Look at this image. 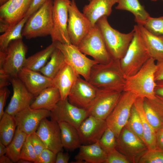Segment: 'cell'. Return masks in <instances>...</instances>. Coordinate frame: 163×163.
<instances>
[{"label": "cell", "mask_w": 163, "mask_h": 163, "mask_svg": "<svg viewBox=\"0 0 163 163\" xmlns=\"http://www.w3.org/2000/svg\"><path fill=\"white\" fill-rule=\"evenodd\" d=\"M58 123L60 129L61 141L63 148L70 150L79 148L82 144L77 129L65 122Z\"/></svg>", "instance_id": "f1b7e54d"}, {"label": "cell", "mask_w": 163, "mask_h": 163, "mask_svg": "<svg viewBox=\"0 0 163 163\" xmlns=\"http://www.w3.org/2000/svg\"><path fill=\"white\" fill-rule=\"evenodd\" d=\"M155 92L156 95L163 99V81L156 82Z\"/></svg>", "instance_id": "f907efd6"}, {"label": "cell", "mask_w": 163, "mask_h": 163, "mask_svg": "<svg viewBox=\"0 0 163 163\" xmlns=\"http://www.w3.org/2000/svg\"><path fill=\"white\" fill-rule=\"evenodd\" d=\"M68 12V36L71 43L77 46L92 26L88 18L79 10L75 0L71 1Z\"/></svg>", "instance_id": "4fadbf2b"}, {"label": "cell", "mask_w": 163, "mask_h": 163, "mask_svg": "<svg viewBox=\"0 0 163 163\" xmlns=\"http://www.w3.org/2000/svg\"><path fill=\"white\" fill-rule=\"evenodd\" d=\"M36 133L44 143L46 147L57 153L63 151L61 130L59 124L56 121L46 118L41 121Z\"/></svg>", "instance_id": "d6986e66"}, {"label": "cell", "mask_w": 163, "mask_h": 163, "mask_svg": "<svg viewBox=\"0 0 163 163\" xmlns=\"http://www.w3.org/2000/svg\"><path fill=\"white\" fill-rule=\"evenodd\" d=\"M116 140V149L130 163H138L140 157L148 149L145 144L132 131L128 122Z\"/></svg>", "instance_id": "30bf717a"}, {"label": "cell", "mask_w": 163, "mask_h": 163, "mask_svg": "<svg viewBox=\"0 0 163 163\" xmlns=\"http://www.w3.org/2000/svg\"><path fill=\"white\" fill-rule=\"evenodd\" d=\"M7 147L0 142V156L5 155L7 152Z\"/></svg>", "instance_id": "f5cc1de1"}, {"label": "cell", "mask_w": 163, "mask_h": 163, "mask_svg": "<svg viewBox=\"0 0 163 163\" xmlns=\"http://www.w3.org/2000/svg\"><path fill=\"white\" fill-rule=\"evenodd\" d=\"M88 81L99 89L123 91L126 78L121 68L120 60L112 59L107 64L95 65L91 68Z\"/></svg>", "instance_id": "6da1fadb"}, {"label": "cell", "mask_w": 163, "mask_h": 163, "mask_svg": "<svg viewBox=\"0 0 163 163\" xmlns=\"http://www.w3.org/2000/svg\"><path fill=\"white\" fill-rule=\"evenodd\" d=\"M156 96L153 99L143 98V107L147 119L156 132L163 127V104Z\"/></svg>", "instance_id": "603a6c76"}, {"label": "cell", "mask_w": 163, "mask_h": 163, "mask_svg": "<svg viewBox=\"0 0 163 163\" xmlns=\"http://www.w3.org/2000/svg\"><path fill=\"white\" fill-rule=\"evenodd\" d=\"M70 0H53V28L50 35L52 42L72 44L67 31Z\"/></svg>", "instance_id": "8fae6325"}, {"label": "cell", "mask_w": 163, "mask_h": 163, "mask_svg": "<svg viewBox=\"0 0 163 163\" xmlns=\"http://www.w3.org/2000/svg\"><path fill=\"white\" fill-rule=\"evenodd\" d=\"M51 111L44 109H33L30 106L23 109L14 116L17 127L27 135L36 132L41 121L51 116Z\"/></svg>", "instance_id": "ac0fdd59"}, {"label": "cell", "mask_w": 163, "mask_h": 163, "mask_svg": "<svg viewBox=\"0 0 163 163\" xmlns=\"http://www.w3.org/2000/svg\"><path fill=\"white\" fill-rule=\"evenodd\" d=\"M119 0H91L83 7V13L90 21L92 26L100 18L107 17L112 12V8Z\"/></svg>", "instance_id": "7402d4cb"}, {"label": "cell", "mask_w": 163, "mask_h": 163, "mask_svg": "<svg viewBox=\"0 0 163 163\" xmlns=\"http://www.w3.org/2000/svg\"><path fill=\"white\" fill-rule=\"evenodd\" d=\"M17 163H31L32 162L28 160L22 158H20L17 161Z\"/></svg>", "instance_id": "db71d44e"}, {"label": "cell", "mask_w": 163, "mask_h": 163, "mask_svg": "<svg viewBox=\"0 0 163 163\" xmlns=\"http://www.w3.org/2000/svg\"><path fill=\"white\" fill-rule=\"evenodd\" d=\"M156 149L163 150V127L156 132Z\"/></svg>", "instance_id": "c3c4849f"}, {"label": "cell", "mask_w": 163, "mask_h": 163, "mask_svg": "<svg viewBox=\"0 0 163 163\" xmlns=\"http://www.w3.org/2000/svg\"><path fill=\"white\" fill-rule=\"evenodd\" d=\"M46 0H33L25 16H30L37 11Z\"/></svg>", "instance_id": "f6af8a7d"}, {"label": "cell", "mask_w": 163, "mask_h": 163, "mask_svg": "<svg viewBox=\"0 0 163 163\" xmlns=\"http://www.w3.org/2000/svg\"><path fill=\"white\" fill-rule=\"evenodd\" d=\"M27 135L17 127L14 136L9 144L7 146L6 155L14 163H17L20 158L21 151Z\"/></svg>", "instance_id": "e575fe53"}, {"label": "cell", "mask_w": 163, "mask_h": 163, "mask_svg": "<svg viewBox=\"0 0 163 163\" xmlns=\"http://www.w3.org/2000/svg\"><path fill=\"white\" fill-rule=\"evenodd\" d=\"M138 96L129 91H123L116 105L105 120L108 127L117 138L128 122L132 107Z\"/></svg>", "instance_id": "ba28073f"}, {"label": "cell", "mask_w": 163, "mask_h": 163, "mask_svg": "<svg viewBox=\"0 0 163 163\" xmlns=\"http://www.w3.org/2000/svg\"><path fill=\"white\" fill-rule=\"evenodd\" d=\"M88 0L90 1L91 0Z\"/></svg>", "instance_id": "680465c9"}, {"label": "cell", "mask_w": 163, "mask_h": 163, "mask_svg": "<svg viewBox=\"0 0 163 163\" xmlns=\"http://www.w3.org/2000/svg\"><path fill=\"white\" fill-rule=\"evenodd\" d=\"M10 93V91L7 87L0 88V119L4 114V107Z\"/></svg>", "instance_id": "ee69618b"}, {"label": "cell", "mask_w": 163, "mask_h": 163, "mask_svg": "<svg viewBox=\"0 0 163 163\" xmlns=\"http://www.w3.org/2000/svg\"><path fill=\"white\" fill-rule=\"evenodd\" d=\"M99 89L80 75L75 80L69 94V102L80 108L87 110L95 98Z\"/></svg>", "instance_id": "2e32d148"}, {"label": "cell", "mask_w": 163, "mask_h": 163, "mask_svg": "<svg viewBox=\"0 0 163 163\" xmlns=\"http://www.w3.org/2000/svg\"><path fill=\"white\" fill-rule=\"evenodd\" d=\"M107 154L105 163H130L126 156L116 149Z\"/></svg>", "instance_id": "60d3db41"}, {"label": "cell", "mask_w": 163, "mask_h": 163, "mask_svg": "<svg viewBox=\"0 0 163 163\" xmlns=\"http://www.w3.org/2000/svg\"><path fill=\"white\" fill-rule=\"evenodd\" d=\"M29 17L25 16L18 23L9 28L0 36V51L5 52L11 41L22 39V30Z\"/></svg>", "instance_id": "836d02e7"}, {"label": "cell", "mask_w": 163, "mask_h": 163, "mask_svg": "<svg viewBox=\"0 0 163 163\" xmlns=\"http://www.w3.org/2000/svg\"><path fill=\"white\" fill-rule=\"evenodd\" d=\"M79 76L66 63L53 79L54 86L59 90L61 99L68 98L73 83Z\"/></svg>", "instance_id": "d4e9b609"}, {"label": "cell", "mask_w": 163, "mask_h": 163, "mask_svg": "<svg viewBox=\"0 0 163 163\" xmlns=\"http://www.w3.org/2000/svg\"><path fill=\"white\" fill-rule=\"evenodd\" d=\"M27 47L22 39L11 41L5 52L0 51V69L11 77H17L24 67Z\"/></svg>", "instance_id": "52a82bcc"}, {"label": "cell", "mask_w": 163, "mask_h": 163, "mask_svg": "<svg viewBox=\"0 0 163 163\" xmlns=\"http://www.w3.org/2000/svg\"><path fill=\"white\" fill-rule=\"evenodd\" d=\"M68 152L63 153L60 151L57 153L55 163H68L70 158Z\"/></svg>", "instance_id": "681fc988"}, {"label": "cell", "mask_w": 163, "mask_h": 163, "mask_svg": "<svg viewBox=\"0 0 163 163\" xmlns=\"http://www.w3.org/2000/svg\"><path fill=\"white\" fill-rule=\"evenodd\" d=\"M54 43L56 47L63 54L66 62L77 74L88 81L91 68L97 62L87 57L77 46L72 44H66L59 42Z\"/></svg>", "instance_id": "9c48e42d"}, {"label": "cell", "mask_w": 163, "mask_h": 163, "mask_svg": "<svg viewBox=\"0 0 163 163\" xmlns=\"http://www.w3.org/2000/svg\"><path fill=\"white\" fill-rule=\"evenodd\" d=\"M9 0H0V6L4 5Z\"/></svg>", "instance_id": "11a10c76"}, {"label": "cell", "mask_w": 163, "mask_h": 163, "mask_svg": "<svg viewBox=\"0 0 163 163\" xmlns=\"http://www.w3.org/2000/svg\"><path fill=\"white\" fill-rule=\"evenodd\" d=\"M107 127L105 120L89 116L77 129L82 144L98 141Z\"/></svg>", "instance_id": "ffe728a7"}, {"label": "cell", "mask_w": 163, "mask_h": 163, "mask_svg": "<svg viewBox=\"0 0 163 163\" xmlns=\"http://www.w3.org/2000/svg\"><path fill=\"white\" fill-rule=\"evenodd\" d=\"M133 29L132 40L125 54L120 59V66L125 77L135 74L151 58L138 25H135Z\"/></svg>", "instance_id": "3957f363"}, {"label": "cell", "mask_w": 163, "mask_h": 163, "mask_svg": "<svg viewBox=\"0 0 163 163\" xmlns=\"http://www.w3.org/2000/svg\"><path fill=\"white\" fill-rule=\"evenodd\" d=\"M10 77L3 70L0 69V88L7 87L11 84Z\"/></svg>", "instance_id": "7dc6e473"}, {"label": "cell", "mask_w": 163, "mask_h": 163, "mask_svg": "<svg viewBox=\"0 0 163 163\" xmlns=\"http://www.w3.org/2000/svg\"><path fill=\"white\" fill-rule=\"evenodd\" d=\"M155 73L156 82L163 81V60L157 61Z\"/></svg>", "instance_id": "bcb514c9"}, {"label": "cell", "mask_w": 163, "mask_h": 163, "mask_svg": "<svg viewBox=\"0 0 163 163\" xmlns=\"http://www.w3.org/2000/svg\"><path fill=\"white\" fill-rule=\"evenodd\" d=\"M151 1H158V0H151ZM162 0L163 1V0Z\"/></svg>", "instance_id": "9f6ffc18"}, {"label": "cell", "mask_w": 163, "mask_h": 163, "mask_svg": "<svg viewBox=\"0 0 163 163\" xmlns=\"http://www.w3.org/2000/svg\"><path fill=\"white\" fill-rule=\"evenodd\" d=\"M115 7L117 10H126L133 14L135 17V21L137 24L143 25L150 16L142 5L139 0H119Z\"/></svg>", "instance_id": "f546056e"}, {"label": "cell", "mask_w": 163, "mask_h": 163, "mask_svg": "<svg viewBox=\"0 0 163 163\" xmlns=\"http://www.w3.org/2000/svg\"><path fill=\"white\" fill-rule=\"evenodd\" d=\"M107 155V153L100 145L99 141L91 144L82 145L75 157L76 161L74 163H105Z\"/></svg>", "instance_id": "cb8c5ba5"}, {"label": "cell", "mask_w": 163, "mask_h": 163, "mask_svg": "<svg viewBox=\"0 0 163 163\" xmlns=\"http://www.w3.org/2000/svg\"><path fill=\"white\" fill-rule=\"evenodd\" d=\"M56 155L57 153L45 148L37 156L35 163H55Z\"/></svg>", "instance_id": "b9f144b4"}, {"label": "cell", "mask_w": 163, "mask_h": 163, "mask_svg": "<svg viewBox=\"0 0 163 163\" xmlns=\"http://www.w3.org/2000/svg\"><path fill=\"white\" fill-rule=\"evenodd\" d=\"M33 0H9L0 7V32L3 33L26 16Z\"/></svg>", "instance_id": "7c38bea8"}, {"label": "cell", "mask_w": 163, "mask_h": 163, "mask_svg": "<svg viewBox=\"0 0 163 163\" xmlns=\"http://www.w3.org/2000/svg\"><path fill=\"white\" fill-rule=\"evenodd\" d=\"M160 98L161 99V102L163 104V99H162L160 97Z\"/></svg>", "instance_id": "6f0895ef"}, {"label": "cell", "mask_w": 163, "mask_h": 163, "mask_svg": "<svg viewBox=\"0 0 163 163\" xmlns=\"http://www.w3.org/2000/svg\"><path fill=\"white\" fill-rule=\"evenodd\" d=\"M100 145L107 153L116 149V138L113 132L107 127L99 141Z\"/></svg>", "instance_id": "74e56055"}, {"label": "cell", "mask_w": 163, "mask_h": 163, "mask_svg": "<svg viewBox=\"0 0 163 163\" xmlns=\"http://www.w3.org/2000/svg\"><path fill=\"white\" fill-rule=\"evenodd\" d=\"M139 163H163V150L148 149L140 157Z\"/></svg>", "instance_id": "f35d334b"}, {"label": "cell", "mask_w": 163, "mask_h": 163, "mask_svg": "<svg viewBox=\"0 0 163 163\" xmlns=\"http://www.w3.org/2000/svg\"><path fill=\"white\" fill-rule=\"evenodd\" d=\"M137 25L151 58L157 61L163 60V38L152 34L143 25Z\"/></svg>", "instance_id": "4316f807"}, {"label": "cell", "mask_w": 163, "mask_h": 163, "mask_svg": "<svg viewBox=\"0 0 163 163\" xmlns=\"http://www.w3.org/2000/svg\"><path fill=\"white\" fill-rule=\"evenodd\" d=\"M32 144L36 154L38 156L45 148L46 145L36 132L30 135Z\"/></svg>", "instance_id": "7bdbcfd3"}, {"label": "cell", "mask_w": 163, "mask_h": 163, "mask_svg": "<svg viewBox=\"0 0 163 163\" xmlns=\"http://www.w3.org/2000/svg\"><path fill=\"white\" fill-rule=\"evenodd\" d=\"M77 47L82 53L92 57L98 63L107 64L112 59L96 24L92 27Z\"/></svg>", "instance_id": "8992f818"}, {"label": "cell", "mask_w": 163, "mask_h": 163, "mask_svg": "<svg viewBox=\"0 0 163 163\" xmlns=\"http://www.w3.org/2000/svg\"><path fill=\"white\" fill-rule=\"evenodd\" d=\"M56 48L54 42L45 49L26 58L24 67L39 72L46 62Z\"/></svg>", "instance_id": "4dcf8cb0"}, {"label": "cell", "mask_w": 163, "mask_h": 163, "mask_svg": "<svg viewBox=\"0 0 163 163\" xmlns=\"http://www.w3.org/2000/svg\"><path fill=\"white\" fill-rule=\"evenodd\" d=\"M13 94L5 112L13 116L30 106L35 97L27 89L17 77L10 78Z\"/></svg>", "instance_id": "e0dca14e"}, {"label": "cell", "mask_w": 163, "mask_h": 163, "mask_svg": "<svg viewBox=\"0 0 163 163\" xmlns=\"http://www.w3.org/2000/svg\"><path fill=\"white\" fill-rule=\"evenodd\" d=\"M50 111L51 119L58 122H66L77 129L89 116L87 110L80 108L71 104L68 98L60 100Z\"/></svg>", "instance_id": "9a60e30c"}, {"label": "cell", "mask_w": 163, "mask_h": 163, "mask_svg": "<svg viewBox=\"0 0 163 163\" xmlns=\"http://www.w3.org/2000/svg\"><path fill=\"white\" fill-rule=\"evenodd\" d=\"M0 120V142L7 146L14 136L17 124L14 117L5 112Z\"/></svg>", "instance_id": "d6a6232c"}, {"label": "cell", "mask_w": 163, "mask_h": 163, "mask_svg": "<svg viewBox=\"0 0 163 163\" xmlns=\"http://www.w3.org/2000/svg\"><path fill=\"white\" fill-rule=\"evenodd\" d=\"M107 17L104 16L96 24L101 31L107 50L113 59H120L125 54L133 37L134 30L127 33H121L112 27Z\"/></svg>", "instance_id": "277c9868"}, {"label": "cell", "mask_w": 163, "mask_h": 163, "mask_svg": "<svg viewBox=\"0 0 163 163\" xmlns=\"http://www.w3.org/2000/svg\"><path fill=\"white\" fill-rule=\"evenodd\" d=\"M30 106L33 109H44L51 111L61 99L59 90L55 86L43 90Z\"/></svg>", "instance_id": "484cf974"}, {"label": "cell", "mask_w": 163, "mask_h": 163, "mask_svg": "<svg viewBox=\"0 0 163 163\" xmlns=\"http://www.w3.org/2000/svg\"><path fill=\"white\" fill-rule=\"evenodd\" d=\"M12 160L7 155L0 156V163H13Z\"/></svg>", "instance_id": "816d5d0a"}, {"label": "cell", "mask_w": 163, "mask_h": 163, "mask_svg": "<svg viewBox=\"0 0 163 163\" xmlns=\"http://www.w3.org/2000/svg\"><path fill=\"white\" fill-rule=\"evenodd\" d=\"M143 98L138 97L134 104L141 120L143 130L144 142L148 149H156V132L147 119L143 107Z\"/></svg>", "instance_id": "83f0119b"}, {"label": "cell", "mask_w": 163, "mask_h": 163, "mask_svg": "<svg viewBox=\"0 0 163 163\" xmlns=\"http://www.w3.org/2000/svg\"><path fill=\"white\" fill-rule=\"evenodd\" d=\"M142 25L152 34L163 38V16L158 18L150 16Z\"/></svg>", "instance_id": "8d00e7d4"}, {"label": "cell", "mask_w": 163, "mask_h": 163, "mask_svg": "<svg viewBox=\"0 0 163 163\" xmlns=\"http://www.w3.org/2000/svg\"><path fill=\"white\" fill-rule=\"evenodd\" d=\"M53 0H46L29 18L23 27L22 35L30 39L51 35L53 28Z\"/></svg>", "instance_id": "5b68a950"}, {"label": "cell", "mask_w": 163, "mask_h": 163, "mask_svg": "<svg viewBox=\"0 0 163 163\" xmlns=\"http://www.w3.org/2000/svg\"><path fill=\"white\" fill-rule=\"evenodd\" d=\"M123 91L99 89L95 98L87 110L89 116L105 120L116 105Z\"/></svg>", "instance_id": "5bb4252c"}, {"label": "cell", "mask_w": 163, "mask_h": 163, "mask_svg": "<svg viewBox=\"0 0 163 163\" xmlns=\"http://www.w3.org/2000/svg\"><path fill=\"white\" fill-rule=\"evenodd\" d=\"M50 58V61L39 72L53 79L66 62L63 54L56 48L52 53Z\"/></svg>", "instance_id": "1f68e13d"}, {"label": "cell", "mask_w": 163, "mask_h": 163, "mask_svg": "<svg viewBox=\"0 0 163 163\" xmlns=\"http://www.w3.org/2000/svg\"><path fill=\"white\" fill-rule=\"evenodd\" d=\"M128 123L132 131L144 142L143 130L141 120L134 104L131 110Z\"/></svg>", "instance_id": "d590c367"}, {"label": "cell", "mask_w": 163, "mask_h": 163, "mask_svg": "<svg viewBox=\"0 0 163 163\" xmlns=\"http://www.w3.org/2000/svg\"><path fill=\"white\" fill-rule=\"evenodd\" d=\"M155 61L150 58L136 73L125 77L123 91L131 92L138 97L143 98H155L156 82L155 73L156 68Z\"/></svg>", "instance_id": "7a4b0ae2"}, {"label": "cell", "mask_w": 163, "mask_h": 163, "mask_svg": "<svg viewBox=\"0 0 163 163\" xmlns=\"http://www.w3.org/2000/svg\"><path fill=\"white\" fill-rule=\"evenodd\" d=\"M37 157V156L31 142L30 135H27L21 151L20 158L25 159L35 163Z\"/></svg>", "instance_id": "ab89813d"}, {"label": "cell", "mask_w": 163, "mask_h": 163, "mask_svg": "<svg viewBox=\"0 0 163 163\" xmlns=\"http://www.w3.org/2000/svg\"><path fill=\"white\" fill-rule=\"evenodd\" d=\"M38 72L23 67L17 76L35 97L46 88L54 86L53 79Z\"/></svg>", "instance_id": "44dd1931"}]
</instances>
